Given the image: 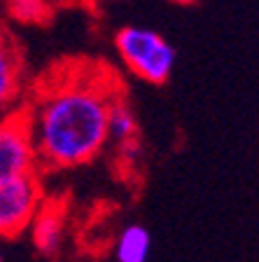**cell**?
<instances>
[{"label": "cell", "mask_w": 259, "mask_h": 262, "mask_svg": "<svg viewBox=\"0 0 259 262\" xmlns=\"http://www.w3.org/2000/svg\"><path fill=\"white\" fill-rule=\"evenodd\" d=\"M114 82L91 75H70L38 96L28 113L38 164L68 169L91 162L108 143V115L117 103Z\"/></svg>", "instance_id": "6da1fadb"}, {"label": "cell", "mask_w": 259, "mask_h": 262, "mask_svg": "<svg viewBox=\"0 0 259 262\" xmlns=\"http://www.w3.org/2000/svg\"><path fill=\"white\" fill-rule=\"evenodd\" d=\"M114 47L126 68L140 80L161 84L171 77L175 49L157 31L145 26H126L114 35Z\"/></svg>", "instance_id": "7a4b0ae2"}, {"label": "cell", "mask_w": 259, "mask_h": 262, "mask_svg": "<svg viewBox=\"0 0 259 262\" xmlns=\"http://www.w3.org/2000/svg\"><path fill=\"white\" fill-rule=\"evenodd\" d=\"M35 166L38 152L28 113H10L0 117V183L33 173Z\"/></svg>", "instance_id": "3957f363"}, {"label": "cell", "mask_w": 259, "mask_h": 262, "mask_svg": "<svg viewBox=\"0 0 259 262\" xmlns=\"http://www.w3.org/2000/svg\"><path fill=\"white\" fill-rule=\"evenodd\" d=\"M40 183L33 173L0 183V236L12 239L31 227L40 211Z\"/></svg>", "instance_id": "277c9868"}, {"label": "cell", "mask_w": 259, "mask_h": 262, "mask_svg": "<svg viewBox=\"0 0 259 262\" xmlns=\"http://www.w3.org/2000/svg\"><path fill=\"white\" fill-rule=\"evenodd\" d=\"M31 236L33 246L44 255H54L59 253L61 244L65 236V220L63 213L56 206H44L38 211V215L31 223Z\"/></svg>", "instance_id": "5b68a950"}, {"label": "cell", "mask_w": 259, "mask_h": 262, "mask_svg": "<svg viewBox=\"0 0 259 262\" xmlns=\"http://www.w3.org/2000/svg\"><path fill=\"white\" fill-rule=\"evenodd\" d=\"M152 248V236L143 225H129L114 241L117 262H147Z\"/></svg>", "instance_id": "8992f818"}, {"label": "cell", "mask_w": 259, "mask_h": 262, "mask_svg": "<svg viewBox=\"0 0 259 262\" xmlns=\"http://www.w3.org/2000/svg\"><path fill=\"white\" fill-rule=\"evenodd\" d=\"M19 92V56L7 33L0 31V110L7 108Z\"/></svg>", "instance_id": "52a82bcc"}, {"label": "cell", "mask_w": 259, "mask_h": 262, "mask_svg": "<svg viewBox=\"0 0 259 262\" xmlns=\"http://www.w3.org/2000/svg\"><path fill=\"white\" fill-rule=\"evenodd\" d=\"M135 131H138V122H135L133 110L126 103L117 101L108 115V138L117 143H126L135 138Z\"/></svg>", "instance_id": "ba28073f"}, {"label": "cell", "mask_w": 259, "mask_h": 262, "mask_svg": "<svg viewBox=\"0 0 259 262\" xmlns=\"http://www.w3.org/2000/svg\"><path fill=\"white\" fill-rule=\"evenodd\" d=\"M10 16L19 24H42L52 16V3L49 0H14L7 5Z\"/></svg>", "instance_id": "9c48e42d"}, {"label": "cell", "mask_w": 259, "mask_h": 262, "mask_svg": "<svg viewBox=\"0 0 259 262\" xmlns=\"http://www.w3.org/2000/svg\"><path fill=\"white\" fill-rule=\"evenodd\" d=\"M122 155H124V159L126 162H133L138 155H140V145L135 141H126V143H122Z\"/></svg>", "instance_id": "30bf717a"}, {"label": "cell", "mask_w": 259, "mask_h": 262, "mask_svg": "<svg viewBox=\"0 0 259 262\" xmlns=\"http://www.w3.org/2000/svg\"><path fill=\"white\" fill-rule=\"evenodd\" d=\"M173 3H180V5H189V3H194V0H173Z\"/></svg>", "instance_id": "8fae6325"}, {"label": "cell", "mask_w": 259, "mask_h": 262, "mask_svg": "<svg viewBox=\"0 0 259 262\" xmlns=\"http://www.w3.org/2000/svg\"><path fill=\"white\" fill-rule=\"evenodd\" d=\"M3 3H7V5H10V3H14V0H3Z\"/></svg>", "instance_id": "7c38bea8"}, {"label": "cell", "mask_w": 259, "mask_h": 262, "mask_svg": "<svg viewBox=\"0 0 259 262\" xmlns=\"http://www.w3.org/2000/svg\"><path fill=\"white\" fill-rule=\"evenodd\" d=\"M0 262H3V253H0Z\"/></svg>", "instance_id": "4fadbf2b"}]
</instances>
